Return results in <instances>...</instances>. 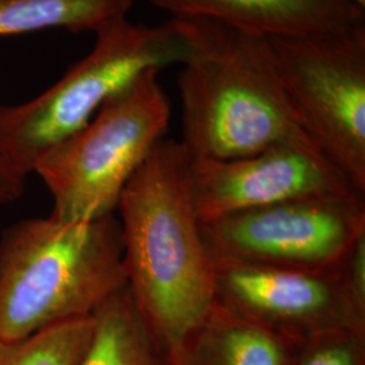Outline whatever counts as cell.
<instances>
[{
    "label": "cell",
    "mask_w": 365,
    "mask_h": 365,
    "mask_svg": "<svg viewBox=\"0 0 365 365\" xmlns=\"http://www.w3.org/2000/svg\"><path fill=\"white\" fill-rule=\"evenodd\" d=\"M128 287L150 331L173 352L214 304V257L191 188V157L163 138L118 202Z\"/></svg>",
    "instance_id": "cell-1"
},
{
    "label": "cell",
    "mask_w": 365,
    "mask_h": 365,
    "mask_svg": "<svg viewBox=\"0 0 365 365\" xmlns=\"http://www.w3.org/2000/svg\"><path fill=\"white\" fill-rule=\"evenodd\" d=\"M175 18L190 43L178 76L180 144L188 156L233 160L274 145L313 143L288 99L267 37L209 18Z\"/></svg>",
    "instance_id": "cell-2"
},
{
    "label": "cell",
    "mask_w": 365,
    "mask_h": 365,
    "mask_svg": "<svg viewBox=\"0 0 365 365\" xmlns=\"http://www.w3.org/2000/svg\"><path fill=\"white\" fill-rule=\"evenodd\" d=\"M126 284L115 214L15 222L0 235V341L90 317Z\"/></svg>",
    "instance_id": "cell-3"
},
{
    "label": "cell",
    "mask_w": 365,
    "mask_h": 365,
    "mask_svg": "<svg viewBox=\"0 0 365 365\" xmlns=\"http://www.w3.org/2000/svg\"><path fill=\"white\" fill-rule=\"evenodd\" d=\"M91 52L52 87L0 105V157L29 176L39 157L86 126L99 108L148 69L182 64L190 43L178 18L146 26L119 18L99 29Z\"/></svg>",
    "instance_id": "cell-4"
},
{
    "label": "cell",
    "mask_w": 365,
    "mask_h": 365,
    "mask_svg": "<svg viewBox=\"0 0 365 365\" xmlns=\"http://www.w3.org/2000/svg\"><path fill=\"white\" fill-rule=\"evenodd\" d=\"M148 69L110 98L91 120L39 157L33 172L53 199L61 221L115 214L119 197L168 130L170 101Z\"/></svg>",
    "instance_id": "cell-5"
},
{
    "label": "cell",
    "mask_w": 365,
    "mask_h": 365,
    "mask_svg": "<svg viewBox=\"0 0 365 365\" xmlns=\"http://www.w3.org/2000/svg\"><path fill=\"white\" fill-rule=\"evenodd\" d=\"M267 39L302 128L365 194V24Z\"/></svg>",
    "instance_id": "cell-6"
},
{
    "label": "cell",
    "mask_w": 365,
    "mask_h": 365,
    "mask_svg": "<svg viewBox=\"0 0 365 365\" xmlns=\"http://www.w3.org/2000/svg\"><path fill=\"white\" fill-rule=\"evenodd\" d=\"M214 257L330 271L365 235V196L288 200L200 222Z\"/></svg>",
    "instance_id": "cell-7"
},
{
    "label": "cell",
    "mask_w": 365,
    "mask_h": 365,
    "mask_svg": "<svg viewBox=\"0 0 365 365\" xmlns=\"http://www.w3.org/2000/svg\"><path fill=\"white\" fill-rule=\"evenodd\" d=\"M214 302L297 342L333 329L365 331V309L346 287L342 264L304 271L214 257Z\"/></svg>",
    "instance_id": "cell-8"
},
{
    "label": "cell",
    "mask_w": 365,
    "mask_h": 365,
    "mask_svg": "<svg viewBox=\"0 0 365 365\" xmlns=\"http://www.w3.org/2000/svg\"><path fill=\"white\" fill-rule=\"evenodd\" d=\"M191 188L200 222L288 200L365 196L313 143L233 160L191 158Z\"/></svg>",
    "instance_id": "cell-9"
},
{
    "label": "cell",
    "mask_w": 365,
    "mask_h": 365,
    "mask_svg": "<svg viewBox=\"0 0 365 365\" xmlns=\"http://www.w3.org/2000/svg\"><path fill=\"white\" fill-rule=\"evenodd\" d=\"M172 16L209 18L262 37H300L365 24V0H150Z\"/></svg>",
    "instance_id": "cell-10"
},
{
    "label": "cell",
    "mask_w": 365,
    "mask_h": 365,
    "mask_svg": "<svg viewBox=\"0 0 365 365\" xmlns=\"http://www.w3.org/2000/svg\"><path fill=\"white\" fill-rule=\"evenodd\" d=\"M298 345L214 302L167 360L168 365H291Z\"/></svg>",
    "instance_id": "cell-11"
},
{
    "label": "cell",
    "mask_w": 365,
    "mask_h": 365,
    "mask_svg": "<svg viewBox=\"0 0 365 365\" xmlns=\"http://www.w3.org/2000/svg\"><path fill=\"white\" fill-rule=\"evenodd\" d=\"M93 321L80 365H168L167 352L143 319L128 284L93 313Z\"/></svg>",
    "instance_id": "cell-12"
},
{
    "label": "cell",
    "mask_w": 365,
    "mask_h": 365,
    "mask_svg": "<svg viewBox=\"0 0 365 365\" xmlns=\"http://www.w3.org/2000/svg\"><path fill=\"white\" fill-rule=\"evenodd\" d=\"M134 0H0V37L64 29L98 31L128 16Z\"/></svg>",
    "instance_id": "cell-13"
},
{
    "label": "cell",
    "mask_w": 365,
    "mask_h": 365,
    "mask_svg": "<svg viewBox=\"0 0 365 365\" xmlns=\"http://www.w3.org/2000/svg\"><path fill=\"white\" fill-rule=\"evenodd\" d=\"M93 314L26 339L0 341V365H80L93 333Z\"/></svg>",
    "instance_id": "cell-14"
},
{
    "label": "cell",
    "mask_w": 365,
    "mask_h": 365,
    "mask_svg": "<svg viewBox=\"0 0 365 365\" xmlns=\"http://www.w3.org/2000/svg\"><path fill=\"white\" fill-rule=\"evenodd\" d=\"M291 365H365V331L333 329L299 342Z\"/></svg>",
    "instance_id": "cell-15"
},
{
    "label": "cell",
    "mask_w": 365,
    "mask_h": 365,
    "mask_svg": "<svg viewBox=\"0 0 365 365\" xmlns=\"http://www.w3.org/2000/svg\"><path fill=\"white\" fill-rule=\"evenodd\" d=\"M26 178L0 157V205L13 203L22 197Z\"/></svg>",
    "instance_id": "cell-16"
}]
</instances>
